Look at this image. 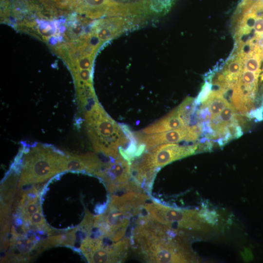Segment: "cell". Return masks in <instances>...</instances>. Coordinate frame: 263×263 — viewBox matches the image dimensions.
I'll return each instance as SVG.
<instances>
[{"instance_id": "cell-1", "label": "cell", "mask_w": 263, "mask_h": 263, "mask_svg": "<svg viewBox=\"0 0 263 263\" xmlns=\"http://www.w3.org/2000/svg\"><path fill=\"white\" fill-rule=\"evenodd\" d=\"M184 235L147 215H140L132 230L130 243L147 262H195L197 257Z\"/></svg>"}, {"instance_id": "cell-2", "label": "cell", "mask_w": 263, "mask_h": 263, "mask_svg": "<svg viewBox=\"0 0 263 263\" xmlns=\"http://www.w3.org/2000/svg\"><path fill=\"white\" fill-rule=\"evenodd\" d=\"M86 127L95 151L108 158H117L118 150L130 138L105 112L98 101L85 112Z\"/></svg>"}, {"instance_id": "cell-3", "label": "cell", "mask_w": 263, "mask_h": 263, "mask_svg": "<svg viewBox=\"0 0 263 263\" xmlns=\"http://www.w3.org/2000/svg\"><path fill=\"white\" fill-rule=\"evenodd\" d=\"M24 153L19 187L42 182L66 171L67 153L52 145L35 143L21 150Z\"/></svg>"}, {"instance_id": "cell-4", "label": "cell", "mask_w": 263, "mask_h": 263, "mask_svg": "<svg viewBox=\"0 0 263 263\" xmlns=\"http://www.w3.org/2000/svg\"><path fill=\"white\" fill-rule=\"evenodd\" d=\"M199 150V144L189 146L175 143L159 145L145 153L138 162L131 164V170L132 173L140 176L155 175L160 168L193 154Z\"/></svg>"}, {"instance_id": "cell-5", "label": "cell", "mask_w": 263, "mask_h": 263, "mask_svg": "<svg viewBox=\"0 0 263 263\" xmlns=\"http://www.w3.org/2000/svg\"><path fill=\"white\" fill-rule=\"evenodd\" d=\"M144 208L149 217L171 227L202 232L210 230L207 222L195 210L173 208L156 202L145 204Z\"/></svg>"}, {"instance_id": "cell-6", "label": "cell", "mask_w": 263, "mask_h": 263, "mask_svg": "<svg viewBox=\"0 0 263 263\" xmlns=\"http://www.w3.org/2000/svg\"><path fill=\"white\" fill-rule=\"evenodd\" d=\"M130 239L125 237L118 241L100 237L85 239L81 249L91 263H120L127 257Z\"/></svg>"}, {"instance_id": "cell-7", "label": "cell", "mask_w": 263, "mask_h": 263, "mask_svg": "<svg viewBox=\"0 0 263 263\" xmlns=\"http://www.w3.org/2000/svg\"><path fill=\"white\" fill-rule=\"evenodd\" d=\"M61 7H68L90 18L104 16H126L128 4L114 0H62Z\"/></svg>"}, {"instance_id": "cell-8", "label": "cell", "mask_w": 263, "mask_h": 263, "mask_svg": "<svg viewBox=\"0 0 263 263\" xmlns=\"http://www.w3.org/2000/svg\"><path fill=\"white\" fill-rule=\"evenodd\" d=\"M201 132L200 127L195 125L153 134L137 132H132V135L136 143L144 145L145 149L149 150L164 144L177 143L183 140L195 141Z\"/></svg>"}, {"instance_id": "cell-9", "label": "cell", "mask_w": 263, "mask_h": 263, "mask_svg": "<svg viewBox=\"0 0 263 263\" xmlns=\"http://www.w3.org/2000/svg\"><path fill=\"white\" fill-rule=\"evenodd\" d=\"M186 127L177 107L166 116L143 129L141 132L144 134H153Z\"/></svg>"}, {"instance_id": "cell-10", "label": "cell", "mask_w": 263, "mask_h": 263, "mask_svg": "<svg viewBox=\"0 0 263 263\" xmlns=\"http://www.w3.org/2000/svg\"><path fill=\"white\" fill-rule=\"evenodd\" d=\"M242 69V58L239 53L235 51L226 62L221 72L229 88L237 82Z\"/></svg>"}, {"instance_id": "cell-11", "label": "cell", "mask_w": 263, "mask_h": 263, "mask_svg": "<svg viewBox=\"0 0 263 263\" xmlns=\"http://www.w3.org/2000/svg\"><path fill=\"white\" fill-rule=\"evenodd\" d=\"M229 104L223 94L211 90L208 98L203 102V105L208 110L212 119L217 116Z\"/></svg>"}, {"instance_id": "cell-12", "label": "cell", "mask_w": 263, "mask_h": 263, "mask_svg": "<svg viewBox=\"0 0 263 263\" xmlns=\"http://www.w3.org/2000/svg\"><path fill=\"white\" fill-rule=\"evenodd\" d=\"M95 56V54H93L84 56L75 61L67 62V64L71 72L78 70H92Z\"/></svg>"}, {"instance_id": "cell-13", "label": "cell", "mask_w": 263, "mask_h": 263, "mask_svg": "<svg viewBox=\"0 0 263 263\" xmlns=\"http://www.w3.org/2000/svg\"><path fill=\"white\" fill-rule=\"evenodd\" d=\"M262 0H243L239 4L234 13L235 20L244 14L247 13L250 8Z\"/></svg>"}, {"instance_id": "cell-14", "label": "cell", "mask_w": 263, "mask_h": 263, "mask_svg": "<svg viewBox=\"0 0 263 263\" xmlns=\"http://www.w3.org/2000/svg\"><path fill=\"white\" fill-rule=\"evenodd\" d=\"M212 90V84L210 81L206 80L199 93L198 97L195 99L196 105L204 102L208 98Z\"/></svg>"}, {"instance_id": "cell-15", "label": "cell", "mask_w": 263, "mask_h": 263, "mask_svg": "<svg viewBox=\"0 0 263 263\" xmlns=\"http://www.w3.org/2000/svg\"><path fill=\"white\" fill-rule=\"evenodd\" d=\"M254 38L259 41L263 38V16L258 15L254 25Z\"/></svg>"}, {"instance_id": "cell-16", "label": "cell", "mask_w": 263, "mask_h": 263, "mask_svg": "<svg viewBox=\"0 0 263 263\" xmlns=\"http://www.w3.org/2000/svg\"><path fill=\"white\" fill-rule=\"evenodd\" d=\"M261 74L260 75V79L261 81H263V69L261 70Z\"/></svg>"}, {"instance_id": "cell-17", "label": "cell", "mask_w": 263, "mask_h": 263, "mask_svg": "<svg viewBox=\"0 0 263 263\" xmlns=\"http://www.w3.org/2000/svg\"><path fill=\"white\" fill-rule=\"evenodd\" d=\"M261 40L260 41V42L259 43L260 46H261V47L262 48V49H263V38H262L261 39Z\"/></svg>"}]
</instances>
